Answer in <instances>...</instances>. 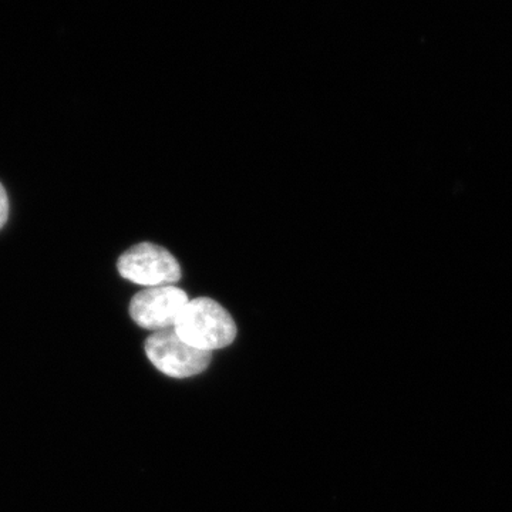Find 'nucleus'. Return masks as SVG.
<instances>
[{"label": "nucleus", "mask_w": 512, "mask_h": 512, "mask_svg": "<svg viewBox=\"0 0 512 512\" xmlns=\"http://www.w3.org/2000/svg\"><path fill=\"white\" fill-rule=\"evenodd\" d=\"M173 329L185 342L205 352L227 348L237 336L234 319L210 298L188 301Z\"/></svg>", "instance_id": "f257e3e1"}, {"label": "nucleus", "mask_w": 512, "mask_h": 512, "mask_svg": "<svg viewBox=\"0 0 512 512\" xmlns=\"http://www.w3.org/2000/svg\"><path fill=\"white\" fill-rule=\"evenodd\" d=\"M117 269L127 281L146 288L174 285L181 279V266L175 256L150 242H141L124 252Z\"/></svg>", "instance_id": "f03ea898"}, {"label": "nucleus", "mask_w": 512, "mask_h": 512, "mask_svg": "<svg viewBox=\"0 0 512 512\" xmlns=\"http://www.w3.org/2000/svg\"><path fill=\"white\" fill-rule=\"evenodd\" d=\"M146 353L161 373L175 379L200 375L211 362V352L194 348L173 328L154 332L146 340Z\"/></svg>", "instance_id": "7ed1b4c3"}, {"label": "nucleus", "mask_w": 512, "mask_h": 512, "mask_svg": "<svg viewBox=\"0 0 512 512\" xmlns=\"http://www.w3.org/2000/svg\"><path fill=\"white\" fill-rule=\"evenodd\" d=\"M187 293L174 285L156 286L138 292L130 303L131 319L140 328L154 330L174 328L178 316L187 305Z\"/></svg>", "instance_id": "20e7f679"}, {"label": "nucleus", "mask_w": 512, "mask_h": 512, "mask_svg": "<svg viewBox=\"0 0 512 512\" xmlns=\"http://www.w3.org/2000/svg\"><path fill=\"white\" fill-rule=\"evenodd\" d=\"M9 217V200L5 187L0 184V229L6 224Z\"/></svg>", "instance_id": "39448f33"}]
</instances>
